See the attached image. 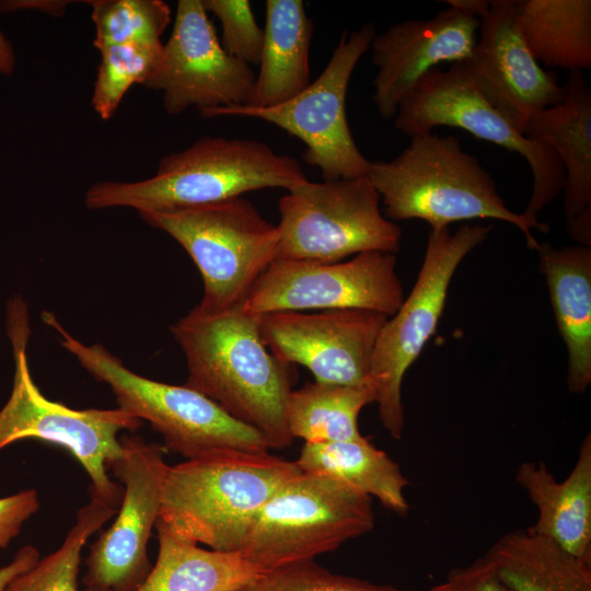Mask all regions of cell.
<instances>
[{"mask_svg": "<svg viewBox=\"0 0 591 591\" xmlns=\"http://www.w3.org/2000/svg\"><path fill=\"white\" fill-rule=\"evenodd\" d=\"M170 331L186 358L187 386L259 432L269 449L291 447L286 418L290 366L263 343L258 315L243 305L218 314L192 309Z\"/></svg>", "mask_w": 591, "mask_h": 591, "instance_id": "cell-1", "label": "cell"}, {"mask_svg": "<svg viewBox=\"0 0 591 591\" xmlns=\"http://www.w3.org/2000/svg\"><path fill=\"white\" fill-rule=\"evenodd\" d=\"M301 472L268 451L218 450L169 466L157 524L190 544L241 552L265 503Z\"/></svg>", "mask_w": 591, "mask_h": 591, "instance_id": "cell-2", "label": "cell"}, {"mask_svg": "<svg viewBox=\"0 0 591 591\" xmlns=\"http://www.w3.org/2000/svg\"><path fill=\"white\" fill-rule=\"evenodd\" d=\"M367 175L391 221L419 219L436 231L453 222L494 219L518 228L534 251L540 242L532 230H549L547 223L510 210L491 174L454 136L413 137L396 158L371 161Z\"/></svg>", "mask_w": 591, "mask_h": 591, "instance_id": "cell-3", "label": "cell"}, {"mask_svg": "<svg viewBox=\"0 0 591 591\" xmlns=\"http://www.w3.org/2000/svg\"><path fill=\"white\" fill-rule=\"evenodd\" d=\"M306 181L297 160L265 142L205 136L163 157L152 177L93 184L84 202L92 210L125 207L141 213L219 202L265 188L288 192Z\"/></svg>", "mask_w": 591, "mask_h": 591, "instance_id": "cell-4", "label": "cell"}, {"mask_svg": "<svg viewBox=\"0 0 591 591\" xmlns=\"http://www.w3.org/2000/svg\"><path fill=\"white\" fill-rule=\"evenodd\" d=\"M5 321L14 375L11 394L0 409V451L25 439L61 447L86 472L91 498L118 508L124 487L109 478L107 470L123 456L119 432H134L142 421L118 407L74 409L47 398L28 367L30 313L20 296L8 302Z\"/></svg>", "mask_w": 591, "mask_h": 591, "instance_id": "cell-5", "label": "cell"}, {"mask_svg": "<svg viewBox=\"0 0 591 591\" xmlns=\"http://www.w3.org/2000/svg\"><path fill=\"white\" fill-rule=\"evenodd\" d=\"M42 320L58 334L60 345L84 370L111 387L118 408L148 421L162 436L166 452L190 460L218 450H269L259 432L231 417L200 392L131 371L103 345L79 340L53 312H43Z\"/></svg>", "mask_w": 591, "mask_h": 591, "instance_id": "cell-6", "label": "cell"}, {"mask_svg": "<svg viewBox=\"0 0 591 591\" xmlns=\"http://www.w3.org/2000/svg\"><path fill=\"white\" fill-rule=\"evenodd\" d=\"M139 216L172 236L197 266L204 294L194 309L200 313L243 305L258 277L277 258V224L242 196Z\"/></svg>", "mask_w": 591, "mask_h": 591, "instance_id": "cell-7", "label": "cell"}, {"mask_svg": "<svg viewBox=\"0 0 591 591\" xmlns=\"http://www.w3.org/2000/svg\"><path fill=\"white\" fill-rule=\"evenodd\" d=\"M374 525L371 497L332 476L301 472L265 503L240 553L267 573L334 552Z\"/></svg>", "mask_w": 591, "mask_h": 591, "instance_id": "cell-8", "label": "cell"}, {"mask_svg": "<svg viewBox=\"0 0 591 591\" xmlns=\"http://www.w3.org/2000/svg\"><path fill=\"white\" fill-rule=\"evenodd\" d=\"M491 230L490 224L464 223L455 232L450 228L430 231L410 293L378 335L369 381L381 424L393 439L399 440L405 427L402 399L405 373L437 331L459 265L485 242Z\"/></svg>", "mask_w": 591, "mask_h": 591, "instance_id": "cell-9", "label": "cell"}, {"mask_svg": "<svg viewBox=\"0 0 591 591\" xmlns=\"http://www.w3.org/2000/svg\"><path fill=\"white\" fill-rule=\"evenodd\" d=\"M380 202L368 175L309 179L288 190L278 204L276 259L336 263L363 252L395 254L402 229L383 216Z\"/></svg>", "mask_w": 591, "mask_h": 591, "instance_id": "cell-10", "label": "cell"}, {"mask_svg": "<svg viewBox=\"0 0 591 591\" xmlns=\"http://www.w3.org/2000/svg\"><path fill=\"white\" fill-rule=\"evenodd\" d=\"M394 126L410 138L440 126L461 128L519 153L532 173V193L523 212L532 220H538L537 215L564 190L565 170L554 150L520 134L483 96L466 62L425 73L398 104Z\"/></svg>", "mask_w": 591, "mask_h": 591, "instance_id": "cell-11", "label": "cell"}, {"mask_svg": "<svg viewBox=\"0 0 591 591\" xmlns=\"http://www.w3.org/2000/svg\"><path fill=\"white\" fill-rule=\"evenodd\" d=\"M375 25L343 32L321 74L293 99L271 107L217 108L202 117L246 116L268 121L305 144L303 159L317 167L324 181L368 174L370 162L354 140L346 114V96L352 72L370 49Z\"/></svg>", "mask_w": 591, "mask_h": 591, "instance_id": "cell-12", "label": "cell"}, {"mask_svg": "<svg viewBox=\"0 0 591 591\" xmlns=\"http://www.w3.org/2000/svg\"><path fill=\"white\" fill-rule=\"evenodd\" d=\"M395 254L363 252L348 260H274L254 283L243 309L277 311L358 309L392 316L404 301Z\"/></svg>", "mask_w": 591, "mask_h": 591, "instance_id": "cell-13", "label": "cell"}, {"mask_svg": "<svg viewBox=\"0 0 591 591\" xmlns=\"http://www.w3.org/2000/svg\"><path fill=\"white\" fill-rule=\"evenodd\" d=\"M123 456L112 465L124 495L114 522L90 545L84 591H136L152 565L148 543L155 528L169 466L163 445L139 436L120 438Z\"/></svg>", "mask_w": 591, "mask_h": 591, "instance_id": "cell-14", "label": "cell"}, {"mask_svg": "<svg viewBox=\"0 0 591 591\" xmlns=\"http://www.w3.org/2000/svg\"><path fill=\"white\" fill-rule=\"evenodd\" d=\"M256 74L222 47L201 0H179L170 38L144 86L162 92L163 107L178 115L247 105Z\"/></svg>", "mask_w": 591, "mask_h": 591, "instance_id": "cell-15", "label": "cell"}, {"mask_svg": "<svg viewBox=\"0 0 591 591\" xmlns=\"http://www.w3.org/2000/svg\"><path fill=\"white\" fill-rule=\"evenodd\" d=\"M389 317L358 309L277 311L258 315L263 343L280 362L301 364L315 382H369L378 335Z\"/></svg>", "mask_w": 591, "mask_h": 591, "instance_id": "cell-16", "label": "cell"}, {"mask_svg": "<svg viewBox=\"0 0 591 591\" xmlns=\"http://www.w3.org/2000/svg\"><path fill=\"white\" fill-rule=\"evenodd\" d=\"M515 0H491L465 61L483 96L523 135L530 119L563 101L555 72L536 61L514 21Z\"/></svg>", "mask_w": 591, "mask_h": 591, "instance_id": "cell-17", "label": "cell"}, {"mask_svg": "<svg viewBox=\"0 0 591 591\" xmlns=\"http://www.w3.org/2000/svg\"><path fill=\"white\" fill-rule=\"evenodd\" d=\"M479 25L478 16L449 5L432 19L397 22L375 34L370 49L379 114L394 118L403 97L432 68L470 60Z\"/></svg>", "mask_w": 591, "mask_h": 591, "instance_id": "cell-18", "label": "cell"}, {"mask_svg": "<svg viewBox=\"0 0 591 591\" xmlns=\"http://www.w3.org/2000/svg\"><path fill=\"white\" fill-rule=\"evenodd\" d=\"M514 479L538 512L536 522L526 530L591 563V434L583 438L575 465L563 482L544 462L521 463Z\"/></svg>", "mask_w": 591, "mask_h": 591, "instance_id": "cell-19", "label": "cell"}, {"mask_svg": "<svg viewBox=\"0 0 591 591\" xmlns=\"http://www.w3.org/2000/svg\"><path fill=\"white\" fill-rule=\"evenodd\" d=\"M536 252L567 350V389L582 394L591 384V247L543 242Z\"/></svg>", "mask_w": 591, "mask_h": 591, "instance_id": "cell-20", "label": "cell"}, {"mask_svg": "<svg viewBox=\"0 0 591 591\" xmlns=\"http://www.w3.org/2000/svg\"><path fill=\"white\" fill-rule=\"evenodd\" d=\"M561 88L563 101L534 115L523 135L559 158L567 221L591 208V91L582 71L569 72Z\"/></svg>", "mask_w": 591, "mask_h": 591, "instance_id": "cell-21", "label": "cell"}, {"mask_svg": "<svg viewBox=\"0 0 591 591\" xmlns=\"http://www.w3.org/2000/svg\"><path fill=\"white\" fill-rule=\"evenodd\" d=\"M314 24L302 0H267L264 40L248 107L282 104L311 83L309 53Z\"/></svg>", "mask_w": 591, "mask_h": 591, "instance_id": "cell-22", "label": "cell"}, {"mask_svg": "<svg viewBox=\"0 0 591 591\" xmlns=\"http://www.w3.org/2000/svg\"><path fill=\"white\" fill-rule=\"evenodd\" d=\"M155 530L157 561L136 591H239L265 575L240 552L204 549Z\"/></svg>", "mask_w": 591, "mask_h": 591, "instance_id": "cell-23", "label": "cell"}, {"mask_svg": "<svg viewBox=\"0 0 591 591\" xmlns=\"http://www.w3.org/2000/svg\"><path fill=\"white\" fill-rule=\"evenodd\" d=\"M485 556L511 591H591V563L528 530L503 534Z\"/></svg>", "mask_w": 591, "mask_h": 591, "instance_id": "cell-24", "label": "cell"}, {"mask_svg": "<svg viewBox=\"0 0 591 591\" xmlns=\"http://www.w3.org/2000/svg\"><path fill=\"white\" fill-rule=\"evenodd\" d=\"M515 25L540 65L591 68L590 0H515Z\"/></svg>", "mask_w": 591, "mask_h": 591, "instance_id": "cell-25", "label": "cell"}, {"mask_svg": "<svg viewBox=\"0 0 591 591\" xmlns=\"http://www.w3.org/2000/svg\"><path fill=\"white\" fill-rule=\"evenodd\" d=\"M296 463L302 472L332 476L376 498L383 507L398 515H405L410 508L405 496L409 479L399 465L368 438L304 443Z\"/></svg>", "mask_w": 591, "mask_h": 591, "instance_id": "cell-26", "label": "cell"}, {"mask_svg": "<svg viewBox=\"0 0 591 591\" xmlns=\"http://www.w3.org/2000/svg\"><path fill=\"white\" fill-rule=\"evenodd\" d=\"M374 403L370 381L361 385L306 383L292 390L286 418L292 438L304 443L358 441L363 437L358 418L361 409Z\"/></svg>", "mask_w": 591, "mask_h": 591, "instance_id": "cell-27", "label": "cell"}, {"mask_svg": "<svg viewBox=\"0 0 591 591\" xmlns=\"http://www.w3.org/2000/svg\"><path fill=\"white\" fill-rule=\"evenodd\" d=\"M116 507L95 498L77 512L62 544L12 579L4 591H79L81 554L89 538L117 513Z\"/></svg>", "mask_w": 591, "mask_h": 591, "instance_id": "cell-28", "label": "cell"}, {"mask_svg": "<svg viewBox=\"0 0 591 591\" xmlns=\"http://www.w3.org/2000/svg\"><path fill=\"white\" fill-rule=\"evenodd\" d=\"M163 44H121L101 48V61L91 104L104 120L116 113L124 95L136 83L144 85L155 71Z\"/></svg>", "mask_w": 591, "mask_h": 591, "instance_id": "cell-29", "label": "cell"}, {"mask_svg": "<svg viewBox=\"0 0 591 591\" xmlns=\"http://www.w3.org/2000/svg\"><path fill=\"white\" fill-rule=\"evenodd\" d=\"M94 47L159 44L171 22V9L161 0H93Z\"/></svg>", "mask_w": 591, "mask_h": 591, "instance_id": "cell-30", "label": "cell"}, {"mask_svg": "<svg viewBox=\"0 0 591 591\" xmlns=\"http://www.w3.org/2000/svg\"><path fill=\"white\" fill-rule=\"evenodd\" d=\"M239 591H415L333 573L314 559L285 566ZM429 591V590H428Z\"/></svg>", "mask_w": 591, "mask_h": 591, "instance_id": "cell-31", "label": "cell"}, {"mask_svg": "<svg viewBox=\"0 0 591 591\" xmlns=\"http://www.w3.org/2000/svg\"><path fill=\"white\" fill-rule=\"evenodd\" d=\"M206 12L220 21L224 50L248 66L260 61L264 28L258 25L247 0H201Z\"/></svg>", "mask_w": 591, "mask_h": 591, "instance_id": "cell-32", "label": "cell"}, {"mask_svg": "<svg viewBox=\"0 0 591 591\" xmlns=\"http://www.w3.org/2000/svg\"><path fill=\"white\" fill-rule=\"evenodd\" d=\"M429 591H511L484 556L468 566L452 569L444 581Z\"/></svg>", "mask_w": 591, "mask_h": 591, "instance_id": "cell-33", "label": "cell"}, {"mask_svg": "<svg viewBox=\"0 0 591 591\" xmlns=\"http://www.w3.org/2000/svg\"><path fill=\"white\" fill-rule=\"evenodd\" d=\"M39 507L38 493L33 488L0 498V548L9 546Z\"/></svg>", "mask_w": 591, "mask_h": 591, "instance_id": "cell-34", "label": "cell"}, {"mask_svg": "<svg viewBox=\"0 0 591 591\" xmlns=\"http://www.w3.org/2000/svg\"><path fill=\"white\" fill-rule=\"evenodd\" d=\"M40 558L39 551L33 545H24L11 561L0 568V591H4L9 582L20 573L32 568Z\"/></svg>", "mask_w": 591, "mask_h": 591, "instance_id": "cell-35", "label": "cell"}, {"mask_svg": "<svg viewBox=\"0 0 591 591\" xmlns=\"http://www.w3.org/2000/svg\"><path fill=\"white\" fill-rule=\"evenodd\" d=\"M71 1L59 0H1L0 13H12L20 10H37L54 16H60Z\"/></svg>", "mask_w": 591, "mask_h": 591, "instance_id": "cell-36", "label": "cell"}, {"mask_svg": "<svg viewBox=\"0 0 591 591\" xmlns=\"http://www.w3.org/2000/svg\"><path fill=\"white\" fill-rule=\"evenodd\" d=\"M568 235L578 245L591 247V208L566 221Z\"/></svg>", "mask_w": 591, "mask_h": 591, "instance_id": "cell-37", "label": "cell"}, {"mask_svg": "<svg viewBox=\"0 0 591 591\" xmlns=\"http://www.w3.org/2000/svg\"><path fill=\"white\" fill-rule=\"evenodd\" d=\"M16 56L12 44L0 30V74L11 76L15 69Z\"/></svg>", "mask_w": 591, "mask_h": 591, "instance_id": "cell-38", "label": "cell"}, {"mask_svg": "<svg viewBox=\"0 0 591 591\" xmlns=\"http://www.w3.org/2000/svg\"><path fill=\"white\" fill-rule=\"evenodd\" d=\"M449 5L460 8L482 19L488 11L490 1L487 0H447Z\"/></svg>", "mask_w": 591, "mask_h": 591, "instance_id": "cell-39", "label": "cell"}]
</instances>
